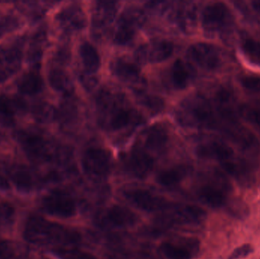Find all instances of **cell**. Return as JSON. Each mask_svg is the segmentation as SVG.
I'll return each instance as SVG.
<instances>
[{
	"label": "cell",
	"instance_id": "7",
	"mask_svg": "<svg viewBox=\"0 0 260 259\" xmlns=\"http://www.w3.org/2000/svg\"><path fill=\"white\" fill-rule=\"evenodd\" d=\"M43 209L56 217L68 218L76 213V204L74 199L66 192L56 190L43 199Z\"/></svg>",
	"mask_w": 260,
	"mask_h": 259
},
{
	"label": "cell",
	"instance_id": "5",
	"mask_svg": "<svg viewBox=\"0 0 260 259\" xmlns=\"http://www.w3.org/2000/svg\"><path fill=\"white\" fill-rule=\"evenodd\" d=\"M16 138L32 161L43 162L52 158L50 144L40 134L31 131H19L17 132Z\"/></svg>",
	"mask_w": 260,
	"mask_h": 259
},
{
	"label": "cell",
	"instance_id": "20",
	"mask_svg": "<svg viewBox=\"0 0 260 259\" xmlns=\"http://www.w3.org/2000/svg\"><path fill=\"white\" fill-rule=\"evenodd\" d=\"M50 86L58 92L70 96L74 91V85L67 72L59 68L52 69L49 73Z\"/></svg>",
	"mask_w": 260,
	"mask_h": 259
},
{
	"label": "cell",
	"instance_id": "12",
	"mask_svg": "<svg viewBox=\"0 0 260 259\" xmlns=\"http://www.w3.org/2000/svg\"><path fill=\"white\" fill-rule=\"evenodd\" d=\"M21 61L22 53L18 47H0V83L19 70Z\"/></svg>",
	"mask_w": 260,
	"mask_h": 259
},
{
	"label": "cell",
	"instance_id": "44",
	"mask_svg": "<svg viewBox=\"0 0 260 259\" xmlns=\"http://www.w3.org/2000/svg\"><path fill=\"white\" fill-rule=\"evenodd\" d=\"M252 6H253V9H255L256 12L260 14V2H253L252 3Z\"/></svg>",
	"mask_w": 260,
	"mask_h": 259
},
{
	"label": "cell",
	"instance_id": "2",
	"mask_svg": "<svg viewBox=\"0 0 260 259\" xmlns=\"http://www.w3.org/2000/svg\"><path fill=\"white\" fill-rule=\"evenodd\" d=\"M177 120L186 127L209 128L215 124V115L207 100L201 95L185 99L177 109Z\"/></svg>",
	"mask_w": 260,
	"mask_h": 259
},
{
	"label": "cell",
	"instance_id": "40",
	"mask_svg": "<svg viewBox=\"0 0 260 259\" xmlns=\"http://www.w3.org/2000/svg\"><path fill=\"white\" fill-rule=\"evenodd\" d=\"M253 248L252 247L251 245L244 244L235 249L229 259L244 258L253 253Z\"/></svg>",
	"mask_w": 260,
	"mask_h": 259
},
{
	"label": "cell",
	"instance_id": "15",
	"mask_svg": "<svg viewBox=\"0 0 260 259\" xmlns=\"http://www.w3.org/2000/svg\"><path fill=\"white\" fill-rule=\"evenodd\" d=\"M27 104L24 100L16 96H0V123L10 126L13 123L14 117L24 114Z\"/></svg>",
	"mask_w": 260,
	"mask_h": 259
},
{
	"label": "cell",
	"instance_id": "26",
	"mask_svg": "<svg viewBox=\"0 0 260 259\" xmlns=\"http://www.w3.org/2000/svg\"><path fill=\"white\" fill-rule=\"evenodd\" d=\"M187 173L184 166H178L164 170L157 176V182L166 187H173L180 183Z\"/></svg>",
	"mask_w": 260,
	"mask_h": 259
},
{
	"label": "cell",
	"instance_id": "17",
	"mask_svg": "<svg viewBox=\"0 0 260 259\" xmlns=\"http://www.w3.org/2000/svg\"><path fill=\"white\" fill-rule=\"evenodd\" d=\"M136 214L126 207L114 205L107 210L103 217L104 223L115 228H127L135 225Z\"/></svg>",
	"mask_w": 260,
	"mask_h": 259
},
{
	"label": "cell",
	"instance_id": "19",
	"mask_svg": "<svg viewBox=\"0 0 260 259\" xmlns=\"http://www.w3.org/2000/svg\"><path fill=\"white\" fill-rule=\"evenodd\" d=\"M113 73L123 82L135 85H143L144 81L140 76V69L134 63L125 60L116 61L111 66Z\"/></svg>",
	"mask_w": 260,
	"mask_h": 259
},
{
	"label": "cell",
	"instance_id": "11",
	"mask_svg": "<svg viewBox=\"0 0 260 259\" xmlns=\"http://www.w3.org/2000/svg\"><path fill=\"white\" fill-rule=\"evenodd\" d=\"M231 191L229 181L221 177L218 183L203 186L199 192L200 199L211 208H221L227 202V193Z\"/></svg>",
	"mask_w": 260,
	"mask_h": 259
},
{
	"label": "cell",
	"instance_id": "16",
	"mask_svg": "<svg viewBox=\"0 0 260 259\" xmlns=\"http://www.w3.org/2000/svg\"><path fill=\"white\" fill-rule=\"evenodd\" d=\"M62 28L66 31L79 30L85 27L86 19L83 11L76 6L66 8L56 17Z\"/></svg>",
	"mask_w": 260,
	"mask_h": 259
},
{
	"label": "cell",
	"instance_id": "8",
	"mask_svg": "<svg viewBox=\"0 0 260 259\" xmlns=\"http://www.w3.org/2000/svg\"><path fill=\"white\" fill-rule=\"evenodd\" d=\"M188 56L199 66L214 71L221 65V52L218 47L207 43H197L189 47Z\"/></svg>",
	"mask_w": 260,
	"mask_h": 259
},
{
	"label": "cell",
	"instance_id": "23",
	"mask_svg": "<svg viewBox=\"0 0 260 259\" xmlns=\"http://www.w3.org/2000/svg\"><path fill=\"white\" fill-rule=\"evenodd\" d=\"M168 141V133L160 126L151 127L145 135V147L149 150L160 152L165 149Z\"/></svg>",
	"mask_w": 260,
	"mask_h": 259
},
{
	"label": "cell",
	"instance_id": "14",
	"mask_svg": "<svg viewBox=\"0 0 260 259\" xmlns=\"http://www.w3.org/2000/svg\"><path fill=\"white\" fill-rule=\"evenodd\" d=\"M199 249L200 243L196 239H188L182 243L165 242L160 246V251L168 259H192Z\"/></svg>",
	"mask_w": 260,
	"mask_h": 259
},
{
	"label": "cell",
	"instance_id": "6",
	"mask_svg": "<svg viewBox=\"0 0 260 259\" xmlns=\"http://www.w3.org/2000/svg\"><path fill=\"white\" fill-rule=\"evenodd\" d=\"M82 164L88 176L101 179L109 174L112 159L111 154L105 149H90L84 154Z\"/></svg>",
	"mask_w": 260,
	"mask_h": 259
},
{
	"label": "cell",
	"instance_id": "13",
	"mask_svg": "<svg viewBox=\"0 0 260 259\" xmlns=\"http://www.w3.org/2000/svg\"><path fill=\"white\" fill-rule=\"evenodd\" d=\"M126 167L130 174L139 179H144L152 170L154 159L145 151L136 149L130 152L126 158Z\"/></svg>",
	"mask_w": 260,
	"mask_h": 259
},
{
	"label": "cell",
	"instance_id": "30",
	"mask_svg": "<svg viewBox=\"0 0 260 259\" xmlns=\"http://www.w3.org/2000/svg\"><path fill=\"white\" fill-rule=\"evenodd\" d=\"M240 114L253 124L260 132V103L244 104L240 107Z\"/></svg>",
	"mask_w": 260,
	"mask_h": 259
},
{
	"label": "cell",
	"instance_id": "4",
	"mask_svg": "<svg viewBox=\"0 0 260 259\" xmlns=\"http://www.w3.org/2000/svg\"><path fill=\"white\" fill-rule=\"evenodd\" d=\"M233 23V15L229 6L224 3H212L203 10L202 25L207 34L224 33L232 28Z\"/></svg>",
	"mask_w": 260,
	"mask_h": 259
},
{
	"label": "cell",
	"instance_id": "10",
	"mask_svg": "<svg viewBox=\"0 0 260 259\" xmlns=\"http://www.w3.org/2000/svg\"><path fill=\"white\" fill-rule=\"evenodd\" d=\"M174 45L168 41H155L141 46L136 52V59L140 63L160 62L172 55Z\"/></svg>",
	"mask_w": 260,
	"mask_h": 259
},
{
	"label": "cell",
	"instance_id": "25",
	"mask_svg": "<svg viewBox=\"0 0 260 259\" xmlns=\"http://www.w3.org/2000/svg\"><path fill=\"white\" fill-rule=\"evenodd\" d=\"M9 176L19 190L29 191L34 185V176L30 170L24 166H15L9 170Z\"/></svg>",
	"mask_w": 260,
	"mask_h": 259
},
{
	"label": "cell",
	"instance_id": "24",
	"mask_svg": "<svg viewBox=\"0 0 260 259\" xmlns=\"http://www.w3.org/2000/svg\"><path fill=\"white\" fill-rule=\"evenodd\" d=\"M79 54L82 58V63L88 73L96 72L101 66V59L97 50L88 42L81 45Z\"/></svg>",
	"mask_w": 260,
	"mask_h": 259
},
{
	"label": "cell",
	"instance_id": "1",
	"mask_svg": "<svg viewBox=\"0 0 260 259\" xmlns=\"http://www.w3.org/2000/svg\"><path fill=\"white\" fill-rule=\"evenodd\" d=\"M24 236L27 241L35 244L48 243L75 244L80 240V235L76 231L67 229L39 216L29 217L24 227Z\"/></svg>",
	"mask_w": 260,
	"mask_h": 259
},
{
	"label": "cell",
	"instance_id": "45",
	"mask_svg": "<svg viewBox=\"0 0 260 259\" xmlns=\"http://www.w3.org/2000/svg\"><path fill=\"white\" fill-rule=\"evenodd\" d=\"M107 259H129L125 258L124 256H120V255H110Z\"/></svg>",
	"mask_w": 260,
	"mask_h": 259
},
{
	"label": "cell",
	"instance_id": "3",
	"mask_svg": "<svg viewBox=\"0 0 260 259\" xmlns=\"http://www.w3.org/2000/svg\"><path fill=\"white\" fill-rule=\"evenodd\" d=\"M168 212L162 214L157 219L154 228L158 232L171 228L174 225H197L201 223L206 217L204 210L196 205H182V206H170Z\"/></svg>",
	"mask_w": 260,
	"mask_h": 259
},
{
	"label": "cell",
	"instance_id": "43",
	"mask_svg": "<svg viewBox=\"0 0 260 259\" xmlns=\"http://www.w3.org/2000/svg\"><path fill=\"white\" fill-rule=\"evenodd\" d=\"M142 259H160L155 254L153 253L152 252L150 251H146V252H143L142 253Z\"/></svg>",
	"mask_w": 260,
	"mask_h": 259
},
{
	"label": "cell",
	"instance_id": "42",
	"mask_svg": "<svg viewBox=\"0 0 260 259\" xmlns=\"http://www.w3.org/2000/svg\"><path fill=\"white\" fill-rule=\"evenodd\" d=\"M81 82L83 84L84 86L86 87L88 89L92 88L93 87L95 86L97 84V81L93 77H87V76H82L81 77Z\"/></svg>",
	"mask_w": 260,
	"mask_h": 259
},
{
	"label": "cell",
	"instance_id": "31",
	"mask_svg": "<svg viewBox=\"0 0 260 259\" xmlns=\"http://www.w3.org/2000/svg\"><path fill=\"white\" fill-rule=\"evenodd\" d=\"M224 206L227 207L228 212L236 218L244 219L249 215L248 206L241 199L228 200Z\"/></svg>",
	"mask_w": 260,
	"mask_h": 259
},
{
	"label": "cell",
	"instance_id": "9",
	"mask_svg": "<svg viewBox=\"0 0 260 259\" xmlns=\"http://www.w3.org/2000/svg\"><path fill=\"white\" fill-rule=\"evenodd\" d=\"M124 196L136 208L148 212L165 211L171 206L168 201L161 196L142 189L125 191Z\"/></svg>",
	"mask_w": 260,
	"mask_h": 259
},
{
	"label": "cell",
	"instance_id": "35",
	"mask_svg": "<svg viewBox=\"0 0 260 259\" xmlns=\"http://www.w3.org/2000/svg\"><path fill=\"white\" fill-rule=\"evenodd\" d=\"M20 21L13 15H5L0 18V38L18 28Z\"/></svg>",
	"mask_w": 260,
	"mask_h": 259
},
{
	"label": "cell",
	"instance_id": "39",
	"mask_svg": "<svg viewBox=\"0 0 260 259\" xmlns=\"http://www.w3.org/2000/svg\"><path fill=\"white\" fill-rule=\"evenodd\" d=\"M243 88L252 92H260V76L256 75H247L240 79Z\"/></svg>",
	"mask_w": 260,
	"mask_h": 259
},
{
	"label": "cell",
	"instance_id": "37",
	"mask_svg": "<svg viewBox=\"0 0 260 259\" xmlns=\"http://www.w3.org/2000/svg\"><path fill=\"white\" fill-rule=\"evenodd\" d=\"M139 101L142 105L154 113L160 112L165 106L163 100L160 97H154V96L140 95Z\"/></svg>",
	"mask_w": 260,
	"mask_h": 259
},
{
	"label": "cell",
	"instance_id": "32",
	"mask_svg": "<svg viewBox=\"0 0 260 259\" xmlns=\"http://www.w3.org/2000/svg\"><path fill=\"white\" fill-rule=\"evenodd\" d=\"M180 18V23L183 30L186 31H191V30H193L197 24L195 6H186L184 9H182Z\"/></svg>",
	"mask_w": 260,
	"mask_h": 259
},
{
	"label": "cell",
	"instance_id": "28",
	"mask_svg": "<svg viewBox=\"0 0 260 259\" xmlns=\"http://www.w3.org/2000/svg\"><path fill=\"white\" fill-rule=\"evenodd\" d=\"M114 111V114L111 116L110 126L113 130H119L126 127L133 120V113L128 109L125 108H117Z\"/></svg>",
	"mask_w": 260,
	"mask_h": 259
},
{
	"label": "cell",
	"instance_id": "33",
	"mask_svg": "<svg viewBox=\"0 0 260 259\" xmlns=\"http://www.w3.org/2000/svg\"><path fill=\"white\" fill-rule=\"evenodd\" d=\"M243 52L255 63L260 65V42L252 38H247L242 42Z\"/></svg>",
	"mask_w": 260,
	"mask_h": 259
},
{
	"label": "cell",
	"instance_id": "18",
	"mask_svg": "<svg viewBox=\"0 0 260 259\" xmlns=\"http://www.w3.org/2000/svg\"><path fill=\"white\" fill-rule=\"evenodd\" d=\"M197 155L200 158L217 160L222 164L233 159L235 152L231 146L215 141L200 146L197 149Z\"/></svg>",
	"mask_w": 260,
	"mask_h": 259
},
{
	"label": "cell",
	"instance_id": "34",
	"mask_svg": "<svg viewBox=\"0 0 260 259\" xmlns=\"http://www.w3.org/2000/svg\"><path fill=\"white\" fill-rule=\"evenodd\" d=\"M113 3H100L98 6L94 21L99 25L107 22L114 17L116 12V6Z\"/></svg>",
	"mask_w": 260,
	"mask_h": 259
},
{
	"label": "cell",
	"instance_id": "41",
	"mask_svg": "<svg viewBox=\"0 0 260 259\" xmlns=\"http://www.w3.org/2000/svg\"><path fill=\"white\" fill-rule=\"evenodd\" d=\"M15 251L12 243L6 240H0V259H11Z\"/></svg>",
	"mask_w": 260,
	"mask_h": 259
},
{
	"label": "cell",
	"instance_id": "36",
	"mask_svg": "<svg viewBox=\"0 0 260 259\" xmlns=\"http://www.w3.org/2000/svg\"><path fill=\"white\" fill-rule=\"evenodd\" d=\"M62 259H96L91 254L77 249H59L56 251Z\"/></svg>",
	"mask_w": 260,
	"mask_h": 259
},
{
	"label": "cell",
	"instance_id": "38",
	"mask_svg": "<svg viewBox=\"0 0 260 259\" xmlns=\"http://www.w3.org/2000/svg\"><path fill=\"white\" fill-rule=\"evenodd\" d=\"M15 209L12 205L5 202L0 203V228L9 226L13 222Z\"/></svg>",
	"mask_w": 260,
	"mask_h": 259
},
{
	"label": "cell",
	"instance_id": "22",
	"mask_svg": "<svg viewBox=\"0 0 260 259\" xmlns=\"http://www.w3.org/2000/svg\"><path fill=\"white\" fill-rule=\"evenodd\" d=\"M44 82L42 78L36 71L26 73L20 78L18 88L23 94L35 95L42 91Z\"/></svg>",
	"mask_w": 260,
	"mask_h": 259
},
{
	"label": "cell",
	"instance_id": "21",
	"mask_svg": "<svg viewBox=\"0 0 260 259\" xmlns=\"http://www.w3.org/2000/svg\"><path fill=\"white\" fill-rule=\"evenodd\" d=\"M192 68L187 62H184L182 59H177L175 61L172 66L173 83L174 86L177 87L179 89H183L186 88L191 79H192Z\"/></svg>",
	"mask_w": 260,
	"mask_h": 259
},
{
	"label": "cell",
	"instance_id": "29",
	"mask_svg": "<svg viewBox=\"0 0 260 259\" xmlns=\"http://www.w3.org/2000/svg\"><path fill=\"white\" fill-rule=\"evenodd\" d=\"M135 28L136 27L120 18L114 34V41L120 45L128 44L134 38Z\"/></svg>",
	"mask_w": 260,
	"mask_h": 259
},
{
	"label": "cell",
	"instance_id": "27",
	"mask_svg": "<svg viewBox=\"0 0 260 259\" xmlns=\"http://www.w3.org/2000/svg\"><path fill=\"white\" fill-rule=\"evenodd\" d=\"M32 115L38 123H50L57 119L58 110L47 102H40L32 108Z\"/></svg>",
	"mask_w": 260,
	"mask_h": 259
}]
</instances>
